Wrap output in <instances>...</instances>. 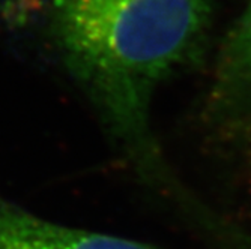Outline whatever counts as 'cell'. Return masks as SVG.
<instances>
[{"label":"cell","mask_w":251,"mask_h":249,"mask_svg":"<svg viewBox=\"0 0 251 249\" xmlns=\"http://www.w3.org/2000/svg\"><path fill=\"white\" fill-rule=\"evenodd\" d=\"M209 20V0L45 2V35L60 65L149 182H175L149 126L153 90L201 50Z\"/></svg>","instance_id":"obj_1"},{"label":"cell","mask_w":251,"mask_h":249,"mask_svg":"<svg viewBox=\"0 0 251 249\" xmlns=\"http://www.w3.org/2000/svg\"><path fill=\"white\" fill-rule=\"evenodd\" d=\"M0 249H153L145 243L73 228L0 195Z\"/></svg>","instance_id":"obj_2"},{"label":"cell","mask_w":251,"mask_h":249,"mask_svg":"<svg viewBox=\"0 0 251 249\" xmlns=\"http://www.w3.org/2000/svg\"><path fill=\"white\" fill-rule=\"evenodd\" d=\"M251 96V0L227 36L215 69L212 101L223 108Z\"/></svg>","instance_id":"obj_3"}]
</instances>
